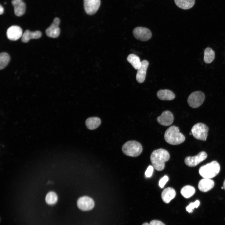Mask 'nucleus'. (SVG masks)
<instances>
[{"instance_id": "f257e3e1", "label": "nucleus", "mask_w": 225, "mask_h": 225, "mask_svg": "<svg viewBox=\"0 0 225 225\" xmlns=\"http://www.w3.org/2000/svg\"><path fill=\"white\" fill-rule=\"evenodd\" d=\"M170 158V155L166 150L160 148L153 151L150 156V160L153 167L158 171L162 170L165 163Z\"/></svg>"}, {"instance_id": "f03ea898", "label": "nucleus", "mask_w": 225, "mask_h": 225, "mask_svg": "<svg viewBox=\"0 0 225 225\" xmlns=\"http://www.w3.org/2000/svg\"><path fill=\"white\" fill-rule=\"evenodd\" d=\"M165 141L168 143L172 145L179 144L185 140L184 135L179 132L178 127L172 126L166 131L164 135Z\"/></svg>"}, {"instance_id": "7ed1b4c3", "label": "nucleus", "mask_w": 225, "mask_h": 225, "mask_svg": "<svg viewBox=\"0 0 225 225\" xmlns=\"http://www.w3.org/2000/svg\"><path fill=\"white\" fill-rule=\"evenodd\" d=\"M220 169L219 163L216 161H213L200 167L199 173L204 178L211 179L219 173Z\"/></svg>"}, {"instance_id": "20e7f679", "label": "nucleus", "mask_w": 225, "mask_h": 225, "mask_svg": "<svg viewBox=\"0 0 225 225\" xmlns=\"http://www.w3.org/2000/svg\"><path fill=\"white\" fill-rule=\"evenodd\" d=\"M122 151L127 156L137 157L142 153V147L139 142L135 140H131L126 142L123 145Z\"/></svg>"}, {"instance_id": "39448f33", "label": "nucleus", "mask_w": 225, "mask_h": 225, "mask_svg": "<svg viewBox=\"0 0 225 225\" xmlns=\"http://www.w3.org/2000/svg\"><path fill=\"white\" fill-rule=\"evenodd\" d=\"M208 127L202 123L195 124L191 129V132L193 137L196 139L206 141L208 131Z\"/></svg>"}, {"instance_id": "423d86ee", "label": "nucleus", "mask_w": 225, "mask_h": 225, "mask_svg": "<svg viewBox=\"0 0 225 225\" xmlns=\"http://www.w3.org/2000/svg\"><path fill=\"white\" fill-rule=\"evenodd\" d=\"M205 98L204 94L200 91H196L192 93L188 98L189 106L193 108L200 106L204 102Z\"/></svg>"}, {"instance_id": "0eeeda50", "label": "nucleus", "mask_w": 225, "mask_h": 225, "mask_svg": "<svg viewBox=\"0 0 225 225\" xmlns=\"http://www.w3.org/2000/svg\"><path fill=\"white\" fill-rule=\"evenodd\" d=\"M133 34L135 38L143 41L149 40L152 35L151 32L149 29L140 27L135 28L133 31Z\"/></svg>"}, {"instance_id": "6e6552de", "label": "nucleus", "mask_w": 225, "mask_h": 225, "mask_svg": "<svg viewBox=\"0 0 225 225\" xmlns=\"http://www.w3.org/2000/svg\"><path fill=\"white\" fill-rule=\"evenodd\" d=\"M207 157L206 153L204 151L200 152L197 155L186 157L184 160L185 164L190 167H194L205 160Z\"/></svg>"}, {"instance_id": "1a4fd4ad", "label": "nucleus", "mask_w": 225, "mask_h": 225, "mask_svg": "<svg viewBox=\"0 0 225 225\" xmlns=\"http://www.w3.org/2000/svg\"><path fill=\"white\" fill-rule=\"evenodd\" d=\"M93 200L88 196H84L79 198L77 202L78 208L83 211H88L92 210L94 206Z\"/></svg>"}, {"instance_id": "9d476101", "label": "nucleus", "mask_w": 225, "mask_h": 225, "mask_svg": "<svg viewBox=\"0 0 225 225\" xmlns=\"http://www.w3.org/2000/svg\"><path fill=\"white\" fill-rule=\"evenodd\" d=\"M100 4V0H83L85 11L89 15L95 14L98 10Z\"/></svg>"}, {"instance_id": "9b49d317", "label": "nucleus", "mask_w": 225, "mask_h": 225, "mask_svg": "<svg viewBox=\"0 0 225 225\" xmlns=\"http://www.w3.org/2000/svg\"><path fill=\"white\" fill-rule=\"evenodd\" d=\"M60 23L59 19L58 18H55L51 25L46 30V33L47 36L52 38H56L59 35L60 29L59 25Z\"/></svg>"}, {"instance_id": "f8f14e48", "label": "nucleus", "mask_w": 225, "mask_h": 225, "mask_svg": "<svg viewBox=\"0 0 225 225\" xmlns=\"http://www.w3.org/2000/svg\"><path fill=\"white\" fill-rule=\"evenodd\" d=\"M174 117L172 113L168 110L163 111L161 116L157 118L158 123L164 126L171 125L172 123Z\"/></svg>"}, {"instance_id": "ddd939ff", "label": "nucleus", "mask_w": 225, "mask_h": 225, "mask_svg": "<svg viewBox=\"0 0 225 225\" xmlns=\"http://www.w3.org/2000/svg\"><path fill=\"white\" fill-rule=\"evenodd\" d=\"M6 34L9 40L16 41L22 37L23 34L22 29L20 27L12 26L8 28Z\"/></svg>"}, {"instance_id": "4468645a", "label": "nucleus", "mask_w": 225, "mask_h": 225, "mask_svg": "<svg viewBox=\"0 0 225 225\" xmlns=\"http://www.w3.org/2000/svg\"><path fill=\"white\" fill-rule=\"evenodd\" d=\"M148 65V62L146 60H144L141 62V66L137 70L136 76V79L138 82L142 83L144 81Z\"/></svg>"}, {"instance_id": "2eb2a0df", "label": "nucleus", "mask_w": 225, "mask_h": 225, "mask_svg": "<svg viewBox=\"0 0 225 225\" xmlns=\"http://www.w3.org/2000/svg\"><path fill=\"white\" fill-rule=\"evenodd\" d=\"M11 3L14 7L15 15L18 17L23 15L26 10V4L22 0H12Z\"/></svg>"}, {"instance_id": "dca6fc26", "label": "nucleus", "mask_w": 225, "mask_h": 225, "mask_svg": "<svg viewBox=\"0 0 225 225\" xmlns=\"http://www.w3.org/2000/svg\"><path fill=\"white\" fill-rule=\"evenodd\" d=\"M214 186V182L212 180L204 178L199 181L198 187L200 191L206 192L212 189Z\"/></svg>"}, {"instance_id": "f3484780", "label": "nucleus", "mask_w": 225, "mask_h": 225, "mask_svg": "<svg viewBox=\"0 0 225 225\" xmlns=\"http://www.w3.org/2000/svg\"><path fill=\"white\" fill-rule=\"evenodd\" d=\"M42 33L39 31L32 32L27 30L22 34L21 41L22 42L26 43L31 39H37L40 38L42 36Z\"/></svg>"}, {"instance_id": "a211bd4d", "label": "nucleus", "mask_w": 225, "mask_h": 225, "mask_svg": "<svg viewBox=\"0 0 225 225\" xmlns=\"http://www.w3.org/2000/svg\"><path fill=\"white\" fill-rule=\"evenodd\" d=\"M176 196L175 190L171 187L167 188L163 190L161 193V198L163 201L166 203H168L173 199Z\"/></svg>"}, {"instance_id": "6ab92c4d", "label": "nucleus", "mask_w": 225, "mask_h": 225, "mask_svg": "<svg viewBox=\"0 0 225 225\" xmlns=\"http://www.w3.org/2000/svg\"><path fill=\"white\" fill-rule=\"evenodd\" d=\"M157 96L160 99L162 100H171L175 98L174 93L168 89H161L157 92Z\"/></svg>"}, {"instance_id": "aec40b11", "label": "nucleus", "mask_w": 225, "mask_h": 225, "mask_svg": "<svg viewBox=\"0 0 225 225\" xmlns=\"http://www.w3.org/2000/svg\"><path fill=\"white\" fill-rule=\"evenodd\" d=\"M101 123L100 119L97 117L89 118L85 121V124L87 128L90 130L97 128L99 126Z\"/></svg>"}, {"instance_id": "412c9836", "label": "nucleus", "mask_w": 225, "mask_h": 225, "mask_svg": "<svg viewBox=\"0 0 225 225\" xmlns=\"http://www.w3.org/2000/svg\"><path fill=\"white\" fill-rule=\"evenodd\" d=\"M175 3L179 8L183 9H188L194 5L195 0H174Z\"/></svg>"}, {"instance_id": "4be33fe9", "label": "nucleus", "mask_w": 225, "mask_h": 225, "mask_svg": "<svg viewBox=\"0 0 225 225\" xmlns=\"http://www.w3.org/2000/svg\"><path fill=\"white\" fill-rule=\"evenodd\" d=\"M127 60L135 69L138 70L141 66V62L139 58L134 54H129Z\"/></svg>"}, {"instance_id": "5701e85b", "label": "nucleus", "mask_w": 225, "mask_h": 225, "mask_svg": "<svg viewBox=\"0 0 225 225\" xmlns=\"http://www.w3.org/2000/svg\"><path fill=\"white\" fill-rule=\"evenodd\" d=\"M214 51L211 48H207L204 52L203 60L204 62L209 64L212 62L215 59Z\"/></svg>"}, {"instance_id": "b1692460", "label": "nucleus", "mask_w": 225, "mask_h": 225, "mask_svg": "<svg viewBox=\"0 0 225 225\" xmlns=\"http://www.w3.org/2000/svg\"><path fill=\"white\" fill-rule=\"evenodd\" d=\"M181 195L185 198H189L192 196L195 192V188L190 185H186L181 189Z\"/></svg>"}, {"instance_id": "393cba45", "label": "nucleus", "mask_w": 225, "mask_h": 225, "mask_svg": "<svg viewBox=\"0 0 225 225\" xmlns=\"http://www.w3.org/2000/svg\"><path fill=\"white\" fill-rule=\"evenodd\" d=\"M10 57L6 52H2L0 54V69H4L10 61Z\"/></svg>"}, {"instance_id": "a878e982", "label": "nucleus", "mask_w": 225, "mask_h": 225, "mask_svg": "<svg viewBox=\"0 0 225 225\" xmlns=\"http://www.w3.org/2000/svg\"><path fill=\"white\" fill-rule=\"evenodd\" d=\"M58 199V196L54 192H51L47 194L45 201L48 204L53 205L57 202Z\"/></svg>"}, {"instance_id": "bb28decb", "label": "nucleus", "mask_w": 225, "mask_h": 225, "mask_svg": "<svg viewBox=\"0 0 225 225\" xmlns=\"http://www.w3.org/2000/svg\"><path fill=\"white\" fill-rule=\"evenodd\" d=\"M200 203V201L198 200H196L194 202L190 203L186 207V211L189 213L192 212L194 208H197L199 206Z\"/></svg>"}, {"instance_id": "cd10ccee", "label": "nucleus", "mask_w": 225, "mask_h": 225, "mask_svg": "<svg viewBox=\"0 0 225 225\" xmlns=\"http://www.w3.org/2000/svg\"><path fill=\"white\" fill-rule=\"evenodd\" d=\"M168 178L167 176H164L163 178H161L159 182L160 187L161 188H163L164 185L168 181Z\"/></svg>"}, {"instance_id": "c85d7f7f", "label": "nucleus", "mask_w": 225, "mask_h": 225, "mask_svg": "<svg viewBox=\"0 0 225 225\" xmlns=\"http://www.w3.org/2000/svg\"><path fill=\"white\" fill-rule=\"evenodd\" d=\"M153 171V166L150 165L147 168L145 172V174L147 177H150L152 174Z\"/></svg>"}, {"instance_id": "c756f323", "label": "nucleus", "mask_w": 225, "mask_h": 225, "mask_svg": "<svg viewBox=\"0 0 225 225\" xmlns=\"http://www.w3.org/2000/svg\"><path fill=\"white\" fill-rule=\"evenodd\" d=\"M149 225H165L161 221L158 220H153L151 221L149 224Z\"/></svg>"}, {"instance_id": "7c9ffc66", "label": "nucleus", "mask_w": 225, "mask_h": 225, "mask_svg": "<svg viewBox=\"0 0 225 225\" xmlns=\"http://www.w3.org/2000/svg\"><path fill=\"white\" fill-rule=\"evenodd\" d=\"M4 12V8L3 7L0 5V14H2Z\"/></svg>"}, {"instance_id": "2f4dec72", "label": "nucleus", "mask_w": 225, "mask_h": 225, "mask_svg": "<svg viewBox=\"0 0 225 225\" xmlns=\"http://www.w3.org/2000/svg\"><path fill=\"white\" fill-rule=\"evenodd\" d=\"M223 187L224 188V189L225 190V180H224L223 183Z\"/></svg>"}, {"instance_id": "473e14b6", "label": "nucleus", "mask_w": 225, "mask_h": 225, "mask_svg": "<svg viewBox=\"0 0 225 225\" xmlns=\"http://www.w3.org/2000/svg\"><path fill=\"white\" fill-rule=\"evenodd\" d=\"M142 225H149L148 223L147 222H145V223H144L143 224H142Z\"/></svg>"}, {"instance_id": "72a5a7b5", "label": "nucleus", "mask_w": 225, "mask_h": 225, "mask_svg": "<svg viewBox=\"0 0 225 225\" xmlns=\"http://www.w3.org/2000/svg\"><path fill=\"white\" fill-rule=\"evenodd\" d=\"M221 188H222V189H224L223 187H221Z\"/></svg>"}, {"instance_id": "f704fd0d", "label": "nucleus", "mask_w": 225, "mask_h": 225, "mask_svg": "<svg viewBox=\"0 0 225 225\" xmlns=\"http://www.w3.org/2000/svg\"></svg>"}]
</instances>
